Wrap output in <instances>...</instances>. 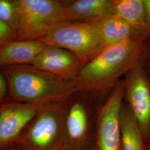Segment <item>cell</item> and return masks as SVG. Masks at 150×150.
I'll return each instance as SVG.
<instances>
[{
    "mask_svg": "<svg viewBox=\"0 0 150 150\" xmlns=\"http://www.w3.org/2000/svg\"><path fill=\"white\" fill-rule=\"evenodd\" d=\"M144 39L108 46L84 64L74 81L75 92H103L137 64L145 54Z\"/></svg>",
    "mask_w": 150,
    "mask_h": 150,
    "instance_id": "1",
    "label": "cell"
},
{
    "mask_svg": "<svg viewBox=\"0 0 150 150\" xmlns=\"http://www.w3.org/2000/svg\"><path fill=\"white\" fill-rule=\"evenodd\" d=\"M7 83V100L23 103L66 101L75 92L74 81L63 80L31 64L0 70Z\"/></svg>",
    "mask_w": 150,
    "mask_h": 150,
    "instance_id": "2",
    "label": "cell"
},
{
    "mask_svg": "<svg viewBox=\"0 0 150 150\" xmlns=\"http://www.w3.org/2000/svg\"><path fill=\"white\" fill-rule=\"evenodd\" d=\"M67 100L48 103L28 123L15 144L23 150H60L67 145Z\"/></svg>",
    "mask_w": 150,
    "mask_h": 150,
    "instance_id": "3",
    "label": "cell"
},
{
    "mask_svg": "<svg viewBox=\"0 0 150 150\" xmlns=\"http://www.w3.org/2000/svg\"><path fill=\"white\" fill-rule=\"evenodd\" d=\"M101 22H66L38 41L70 51L84 65L106 48L102 40Z\"/></svg>",
    "mask_w": 150,
    "mask_h": 150,
    "instance_id": "4",
    "label": "cell"
},
{
    "mask_svg": "<svg viewBox=\"0 0 150 150\" xmlns=\"http://www.w3.org/2000/svg\"><path fill=\"white\" fill-rule=\"evenodd\" d=\"M63 1L17 0L18 41H38L51 30L67 21Z\"/></svg>",
    "mask_w": 150,
    "mask_h": 150,
    "instance_id": "5",
    "label": "cell"
},
{
    "mask_svg": "<svg viewBox=\"0 0 150 150\" xmlns=\"http://www.w3.org/2000/svg\"><path fill=\"white\" fill-rule=\"evenodd\" d=\"M125 86V81L117 83L100 111L97 124V150H121L120 119Z\"/></svg>",
    "mask_w": 150,
    "mask_h": 150,
    "instance_id": "6",
    "label": "cell"
},
{
    "mask_svg": "<svg viewBox=\"0 0 150 150\" xmlns=\"http://www.w3.org/2000/svg\"><path fill=\"white\" fill-rule=\"evenodd\" d=\"M51 103H23L8 100L0 105V150L15 144L39 111Z\"/></svg>",
    "mask_w": 150,
    "mask_h": 150,
    "instance_id": "7",
    "label": "cell"
},
{
    "mask_svg": "<svg viewBox=\"0 0 150 150\" xmlns=\"http://www.w3.org/2000/svg\"><path fill=\"white\" fill-rule=\"evenodd\" d=\"M125 93L144 139L150 136V82L141 64L127 73Z\"/></svg>",
    "mask_w": 150,
    "mask_h": 150,
    "instance_id": "8",
    "label": "cell"
},
{
    "mask_svg": "<svg viewBox=\"0 0 150 150\" xmlns=\"http://www.w3.org/2000/svg\"><path fill=\"white\" fill-rule=\"evenodd\" d=\"M30 64L69 81H74L83 66L75 54L63 48L47 45Z\"/></svg>",
    "mask_w": 150,
    "mask_h": 150,
    "instance_id": "9",
    "label": "cell"
},
{
    "mask_svg": "<svg viewBox=\"0 0 150 150\" xmlns=\"http://www.w3.org/2000/svg\"><path fill=\"white\" fill-rule=\"evenodd\" d=\"M113 0H77L65 5L67 21H102L114 15Z\"/></svg>",
    "mask_w": 150,
    "mask_h": 150,
    "instance_id": "10",
    "label": "cell"
},
{
    "mask_svg": "<svg viewBox=\"0 0 150 150\" xmlns=\"http://www.w3.org/2000/svg\"><path fill=\"white\" fill-rule=\"evenodd\" d=\"M101 31L106 47L120 45L131 40H145L150 36L147 31L133 27L115 16L101 21Z\"/></svg>",
    "mask_w": 150,
    "mask_h": 150,
    "instance_id": "11",
    "label": "cell"
},
{
    "mask_svg": "<svg viewBox=\"0 0 150 150\" xmlns=\"http://www.w3.org/2000/svg\"><path fill=\"white\" fill-rule=\"evenodd\" d=\"M45 46L38 41L17 40L0 47V70L10 66L30 64Z\"/></svg>",
    "mask_w": 150,
    "mask_h": 150,
    "instance_id": "12",
    "label": "cell"
},
{
    "mask_svg": "<svg viewBox=\"0 0 150 150\" xmlns=\"http://www.w3.org/2000/svg\"><path fill=\"white\" fill-rule=\"evenodd\" d=\"M87 113L83 106L75 103L69 106L65 122L67 144L80 148V143L87 134Z\"/></svg>",
    "mask_w": 150,
    "mask_h": 150,
    "instance_id": "13",
    "label": "cell"
},
{
    "mask_svg": "<svg viewBox=\"0 0 150 150\" xmlns=\"http://www.w3.org/2000/svg\"><path fill=\"white\" fill-rule=\"evenodd\" d=\"M121 150H146L144 138L129 107L122 105L121 112Z\"/></svg>",
    "mask_w": 150,
    "mask_h": 150,
    "instance_id": "14",
    "label": "cell"
},
{
    "mask_svg": "<svg viewBox=\"0 0 150 150\" xmlns=\"http://www.w3.org/2000/svg\"><path fill=\"white\" fill-rule=\"evenodd\" d=\"M114 2L113 16L133 27L145 30L148 32L145 23L144 0H115Z\"/></svg>",
    "mask_w": 150,
    "mask_h": 150,
    "instance_id": "15",
    "label": "cell"
},
{
    "mask_svg": "<svg viewBox=\"0 0 150 150\" xmlns=\"http://www.w3.org/2000/svg\"><path fill=\"white\" fill-rule=\"evenodd\" d=\"M17 0H0V20L16 31Z\"/></svg>",
    "mask_w": 150,
    "mask_h": 150,
    "instance_id": "16",
    "label": "cell"
},
{
    "mask_svg": "<svg viewBox=\"0 0 150 150\" xmlns=\"http://www.w3.org/2000/svg\"><path fill=\"white\" fill-rule=\"evenodd\" d=\"M18 40L16 30L0 20V47Z\"/></svg>",
    "mask_w": 150,
    "mask_h": 150,
    "instance_id": "17",
    "label": "cell"
},
{
    "mask_svg": "<svg viewBox=\"0 0 150 150\" xmlns=\"http://www.w3.org/2000/svg\"><path fill=\"white\" fill-rule=\"evenodd\" d=\"M7 96V83L5 77L0 72V105L5 102Z\"/></svg>",
    "mask_w": 150,
    "mask_h": 150,
    "instance_id": "18",
    "label": "cell"
},
{
    "mask_svg": "<svg viewBox=\"0 0 150 150\" xmlns=\"http://www.w3.org/2000/svg\"><path fill=\"white\" fill-rule=\"evenodd\" d=\"M145 5V23L146 28L150 34V0H144Z\"/></svg>",
    "mask_w": 150,
    "mask_h": 150,
    "instance_id": "19",
    "label": "cell"
},
{
    "mask_svg": "<svg viewBox=\"0 0 150 150\" xmlns=\"http://www.w3.org/2000/svg\"><path fill=\"white\" fill-rule=\"evenodd\" d=\"M0 150H23L21 147L19 146V145H17V144H13V145H11V146H9L8 147H5L4 149H2Z\"/></svg>",
    "mask_w": 150,
    "mask_h": 150,
    "instance_id": "20",
    "label": "cell"
},
{
    "mask_svg": "<svg viewBox=\"0 0 150 150\" xmlns=\"http://www.w3.org/2000/svg\"><path fill=\"white\" fill-rule=\"evenodd\" d=\"M60 150H80V148L73 147V146H71L67 144Z\"/></svg>",
    "mask_w": 150,
    "mask_h": 150,
    "instance_id": "21",
    "label": "cell"
},
{
    "mask_svg": "<svg viewBox=\"0 0 150 150\" xmlns=\"http://www.w3.org/2000/svg\"><path fill=\"white\" fill-rule=\"evenodd\" d=\"M146 150H150V141H149V144H148V146H147Z\"/></svg>",
    "mask_w": 150,
    "mask_h": 150,
    "instance_id": "22",
    "label": "cell"
}]
</instances>
